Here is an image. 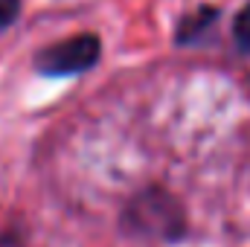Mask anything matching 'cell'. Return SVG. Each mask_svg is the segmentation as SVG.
<instances>
[{
    "instance_id": "1",
    "label": "cell",
    "mask_w": 250,
    "mask_h": 247,
    "mask_svg": "<svg viewBox=\"0 0 250 247\" xmlns=\"http://www.w3.org/2000/svg\"><path fill=\"white\" fill-rule=\"evenodd\" d=\"M99 59V38L96 35H76L62 44L44 50L38 56V70L47 76H64V73H82Z\"/></svg>"
},
{
    "instance_id": "2",
    "label": "cell",
    "mask_w": 250,
    "mask_h": 247,
    "mask_svg": "<svg viewBox=\"0 0 250 247\" xmlns=\"http://www.w3.org/2000/svg\"><path fill=\"white\" fill-rule=\"evenodd\" d=\"M233 38H236V47H239L242 53H248V56H250V3L239 12V18H236Z\"/></svg>"
},
{
    "instance_id": "3",
    "label": "cell",
    "mask_w": 250,
    "mask_h": 247,
    "mask_svg": "<svg viewBox=\"0 0 250 247\" xmlns=\"http://www.w3.org/2000/svg\"><path fill=\"white\" fill-rule=\"evenodd\" d=\"M212 18H215V12H212V9H204V12L198 15V21H187V23H184V29H181V41H189L195 32H201V29H204L201 23H204V21H212Z\"/></svg>"
},
{
    "instance_id": "4",
    "label": "cell",
    "mask_w": 250,
    "mask_h": 247,
    "mask_svg": "<svg viewBox=\"0 0 250 247\" xmlns=\"http://www.w3.org/2000/svg\"><path fill=\"white\" fill-rule=\"evenodd\" d=\"M21 12V0H0V29H6Z\"/></svg>"
}]
</instances>
